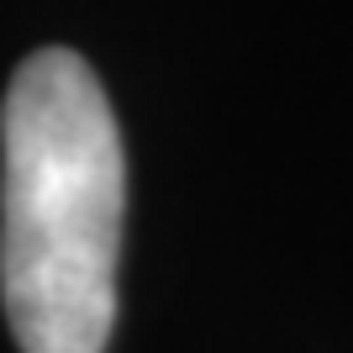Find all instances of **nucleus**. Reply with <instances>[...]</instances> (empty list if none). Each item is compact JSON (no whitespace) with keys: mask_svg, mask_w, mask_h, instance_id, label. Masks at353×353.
<instances>
[{"mask_svg":"<svg viewBox=\"0 0 353 353\" xmlns=\"http://www.w3.org/2000/svg\"><path fill=\"white\" fill-rule=\"evenodd\" d=\"M127 163L101 79L43 48L6 95L0 295L21 353H105L117 322Z\"/></svg>","mask_w":353,"mask_h":353,"instance_id":"nucleus-1","label":"nucleus"}]
</instances>
